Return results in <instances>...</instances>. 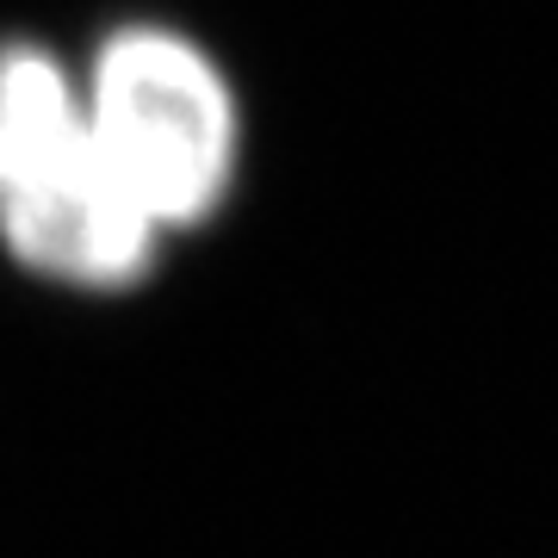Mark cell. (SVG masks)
<instances>
[{
	"instance_id": "6da1fadb",
	"label": "cell",
	"mask_w": 558,
	"mask_h": 558,
	"mask_svg": "<svg viewBox=\"0 0 558 558\" xmlns=\"http://www.w3.org/2000/svg\"><path fill=\"white\" fill-rule=\"evenodd\" d=\"M81 131L106 174L161 223V236L211 218L236 180V94L180 32H112L81 81Z\"/></svg>"
},
{
	"instance_id": "3957f363",
	"label": "cell",
	"mask_w": 558,
	"mask_h": 558,
	"mask_svg": "<svg viewBox=\"0 0 558 558\" xmlns=\"http://www.w3.org/2000/svg\"><path fill=\"white\" fill-rule=\"evenodd\" d=\"M81 149V81L38 44L0 50V199Z\"/></svg>"
},
{
	"instance_id": "7a4b0ae2",
	"label": "cell",
	"mask_w": 558,
	"mask_h": 558,
	"mask_svg": "<svg viewBox=\"0 0 558 558\" xmlns=\"http://www.w3.org/2000/svg\"><path fill=\"white\" fill-rule=\"evenodd\" d=\"M0 242L57 286H131L156 260L161 223L106 174L81 131L75 156L0 199Z\"/></svg>"
}]
</instances>
